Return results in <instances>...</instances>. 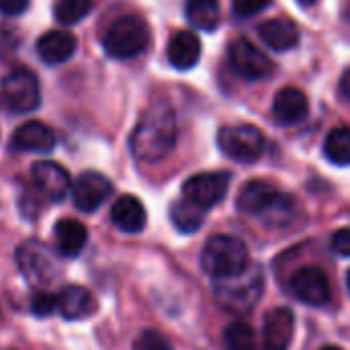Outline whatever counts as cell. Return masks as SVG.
<instances>
[{
  "instance_id": "7c38bea8",
  "label": "cell",
  "mask_w": 350,
  "mask_h": 350,
  "mask_svg": "<svg viewBox=\"0 0 350 350\" xmlns=\"http://www.w3.org/2000/svg\"><path fill=\"white\" fill-rule=\"evenodd\" d=\"M113 195V183L94 170L82 172L72 183V199L82 213H94Z\"/></svg>"
},
{
  "instance_id": "8d00e7d4",
  "label": "cell",
  "mask_w": 350,
  "mask_h": 350,
  "mask_svg": "<svg viewBox=\"0 0 350 350\" xmlns=\"http://www.w3.org/2000/svg\"><path fill=\"white\" fill-rule=\"evenodd\" d=\"M347 283H349V291H350V271H349V275H347Z\"/></svg>"
},
{
  "instance_id": "d6986e66",
  "label": "cell",
  "mask_w": 350,
  "mask_h": 350,
  "mask_svg": "<svg viewBox=\"0 0 350 350\" xmlns=\"http://www.w3.org/2000/svg\"><path fill=\"white\" fill-rule=\"evenodd\" d=\"M258 35L275 51H289L299 43V29L291 18H269L258 27Z\"/></svg>"
},
{
  "instance_id": "3957f363",
  "label": "cell",
  "mask_w": 350,
  "mask_h": 350,
  "mask_svg": "<svg viewBox=\"0 0 350 350\" xmlns=\"http://www.w3.org/2000/svg\"><path fill=\"white\" fill-rule=\"evenodd\" d=\"M238 209L271 224H285L293 211V197L277 191L267 180H250L238 193Z\"/></svg>"
},
{
  "instance_id": "6da1fadb",
  "label": "cell",
  "mask_w": 350,
  "mask_h": 350,
  "mask_svg": "<svg viewBox=\"0 0 350 350\" xmlns=\"http://www.w3.org/2000/svg\"><path fill=\"white\" fill-rule=\"evenodd\" d=\"M176 115L168 100H154L139 117L129 137V150L135 160L156 164L168 158L176 146Z\"/></svg>"
},
{
  "instance_id": "4316f807",
  "label": "cell",
  "mask_w": 350,
  "mask_h": 350,
  "mask_svg": "<svg viewBox=\"0 0 350 350\" xmlns=\"http://www.w3.org/2000/svg\"><path fill=\"white\" fill-rule=\"evenodd\" d=\"M224 345L226 350H254V330L246 322H232L224 332Z\"/></svg>"
},
{
  "instance_id": "ba28073f",
  "label": "cell",
  "mask_w": 350,
  "mask_h": 350,
  "mask_svg": "<svg viewBox=\"0 0 350 350\" xmlns=\"http://www.w3.org/2000/svg\"><path fill=\"white\" fill-rule=\"evenodd\" d=\"M219 150L236 162H256L265 152V135L254 125H226L217 133Z\"/></svg>"
},
{
  "instance_id": "52a82bcc",
  "label": "cell",
  "mask_w": 350,
  "mask_h": 350,
  "mask_svg": "<svg viewBox=\"0 0 350 350\" xmlns=\"http://www.w3.org/2000/svg\"><path fill=\"white\" fill-rule=\"evenodd\" d=\"M0 100L12 113H33L41 105L39 80L31 70H10L0 82Z\"/></svg>"
},
{
  "instance_id": "d590c367",
  "label": "cell",
  "mask_w": 350,
  "mask_h": 350,
  "mask_svg": "<svg viewBox=\"0 0 350 350\" xmlns=\"http://www.w3.org/2000/svg\"><path fill=\"white\" fill-rule=\"evenodd\" d=\"M322 350H342V349H340V347H324Z\"/></svg>"
},
{
  "instance_id": "8fae6325",
  "label": "cell",
  "mask_w": 350,
  "mask_h": 350,
  "mask_svg": "<svg viewBox=\"0 0 350 350\" xmlns=\"http://www.w3.org/2000/svg\"><path fill=\"white\" fill-rule=\"evenodd\" d=\"M31 185L45 201L59 203L72 191V178L64 166L49 160H39L31 166Z\"/></svg>"
},
{
  "instance_id": "5b68a950",
  "label": "cell",
  "mask_w": 350,
  "mask_h": 350,
  "mask_svg": "<svg viewBox=\"0 0 350 350\" xmlns=\"http://www.w3.org/2000/svg\"><path fill=\"white\" fill-rule=\"evenodd\" d=\"M150 43V29L144 18L135 14H123L115 18L105 35H103V47L107 55L115 59H131L146 51Z\"/></svg>"
},
{
  "instance_id": "277c9868",
  "label": "cell",
  "mask_w": 350,
  "mask_h": 350,
  "mask_svg": "<svg viewBox=\"0 0 350 350\" xmlns=\"http://www.w3.org/2000/svg\"><path fill=\"white\" fill-rule=\"evenodd\" d=\"M262 289H265V277L260 269L248 267L244 273L236 277L221 279L215 287V299L226 312L242 316L256 308V304L262 297Z\"/></svg>"
},
{
  "instance_id": "f546056e",
  "label": "cell",
  "mask_w": 350,
  "mask_h": 350,
  "mask_svg": "<svg viewBox=\"0 0 350 350\" xmlns=\"http://www.w3.org/2000/svg\"><path fill=\"white\" fill-rule=\"evenodd\" d=\"M269 4H271V0H232L234 12L242 18H248V16L262 12Z\"/></svg>"
},
{
  "instance_id": "2e32d148",
  "label": "cell",
  "mask_w": 350,
  "mask_h": 350,
  "mask_svg": "<svg viewBox=\"0 0 350 350\" xmlns=\"http://www.w3.org/2000/svg\"><path fill=\"white\" fill-rule=\"evenodd\" d=\"M308 113H310V103L299 88L287 86L275 94L273 117L279 125H297L308 117Z\"/></svg>"
},
{
  "instance_id": "7a4b0ae2",
  "label": "cell",
  "mask_w": 350,
  "mask_h": 350,
  "mask_svg": "<svg viewBox=\"0 0 350 350\" xmlns=\"http://www.w3.org/2000/svg\"><path fill=\"white\" fill-rule=\"evenodd\" d=\"M203 271L221 281L244 273L250 267V254L246 244L230 234H219L207 240L201 254Z\"/></svg>"
},
{
  "instance_id": "4dcf8cb0",
  "label": "cell",
  "mask_w": 350,
  "mask_h": 350,
  "mask_svg": "<svg viewBox=\"0 0 350 350\" xmlns=\"http://www.w3.org/2000/svg\"><path fill=\"white\" fill-rule=\"evenodd\" d=\"M332 250L342 256V258H349L350 256V228H340L332 234Z\"/></svg>"
},
{
  "instance_id": "44dd1931",
  "label": "cell",
  "mask_w": 350,
  "mask_h": 350,
  "mask_svg": "<svg viewBox=\"0 0 350 350\" xmlns=\"http://www.w3.org/2000/svg\"><path fill=\"white\" fill-rule=\"evenodd\" d=\"M166 55H168V62L176 70H191V68H195L199 57H201V41H199L197 33H193V31H178V33H174L172 39L168 41Z\"/></svg>"
},
{
  "instance_id": "d6a6232c",
  "label": "cell",
  "mask_w": 350,
  "mask_h": 350,
  "mask_svg": "<svg viewBox=\"0 0 350 350\" xmlns=\"http://www.w3.org/2000/svg\"><path fill=\"white\" fill-rule=\"evenodd\" d=\"M29 6V0H0V12L8 16L23 14Z\"/></svg>"
},
{
  "instance_id": "603a6c76",
  "label": "cell",
  "mask_w": 350,
  "mask_h": 350,
  "mask_svg": "<svg viewBox=\"0 0 350 350\" xmlns=\"http://www.w3.org/2000/svg\"><path fill=\"white\" fill-rule=\"evenodd\" d=\"M187 18L199 31H215L221 21L219 0H187Z\"/></svg>"
},
{
  "instance_id": "d4e9b609",
  "label": "cell",
  "mask_w": 350,
  "mask_h": 350,
  "mask_svg": "<svg viewBox=\"0 0 350 350\" xmlns=\"http://www.w3.org/2000/svg\"><path fill=\"white\" fill-rule=\"evenodd\" d=\"M324 156L336 166H350V129L336 127L324 142Z\"/></svg>"
},
{
  "instance_id": "ffe728a7",
  "label": "cell",
  "mask_w": 350,
  "mask_h": 350,
  "mask_svg": "<svg viewBox=\"0 0 350 350\" xmlns=\"http://www.w3.org/2000/svg\"><path fill=\"white\" fill-rule=\"evenodd\" d=\"M57 310L64 316V320H84L88 318L94 310V297L86 287L80 285H68L57 293Z\"/></svg>"
},
{
  "instance_id": "484cf974",
  "label": "cell",
  "mask_w": 350,
  "mask_h": 350,
  "mask_svg": "<svg viewBox=\"0 0 350 350\" xmlns=\"http://www.w3.org/2000/svg\"><path fill=\"white\" fill-rule=\"evenodd\" d=\"M92 10V0H55L53 14L64 25H76L88 16Z\"/></svg>"
},
{
  "instance_id": "836d02e7",
  "label": "cell",
  "mask_w": 350,
  "mask_h": 350,
  "mask_svg": "<svg viewBox=\"0 0 350 350\" xmlns=\"http://www.w3.org/2000/svg\"><path fill=\"white\" fill-rule=\"evenodd\" d=\"M338 94L345 103H350V68L342 74V78L338 82Z\"/></svg>"
},
{
  "instance_id": "9a60e30c",
  "label": "cell",
  "mask_w": 350,
  "mask_h": 350,
  "mask_svg": "<svg viewBox=\"0 0 350 350\" xmlns=\"http://www.w3.org/2000/svg\"><path fill=\"white\" fill-rule=\"evenodd\" d=\"M10 148L14 152L47 154L55 148V133L41 121H27L12 133Z\"/></svg>"
},
{
  "instance_id": "8992f818",
  "label": "cell",
  "mask_w": 350,
  "mask_h": 350,
  "mask_svg": "<svg viewBox=\"0 0 350 350\" xmlns=\"http://www.w3.org/2000/svg\"><path fill=\"white\" fill-rule=\"evenodd\" d=\"M14 258L21 275L37 289H47V285L59 277V254L41 240L23 242L16 248Z\"/></svg>"
},
{
  "instance_id": "cb8c5ba5",
  "label": "cell",
  "mask_w": 350,
  "mask_h": 350,
  "mask_svg": "<svg viewBox=\"0 0 350 350\" xmlns=\"http://www.w3.org/2000/svg\"><path fill=\"white\" fill-rule=\"evenodd\" d=\"M170 219H172L174 228H176L180 234H193V232H197V230L203 226L205 209L193 205V203L187 201V199H180V201H176V203L170 207Z\"/></svg>"
},
{
  "instance_id": "4fadbf2b",
  "label": "cell",
  "mask_w": 350,
  "mask_h": 350,
  "mask_svg": "<svg viewBox=\"0 0 350 350\" xmlns=\"http://www.w3.org/2000/svg\"><path fill=\"white\" fill-rule=\"evenodd\" d=\"M291 293L304 301L306 306H326L332 297V289H330V279L328 275L318 269V267H306L299 269L293 277H291Z\"/></svg>"
},
{
  "instance_id": "83f0119b",
  "label": "cell",
  "mask_w": 350,
  "mask_h": 350,
  "mask_svg": "<svg viewBox=\"0 0 350 350\" xmlns=\"http://www.w3.org/2000/svg\"><path fill=\"white\" fill-rule=\"evenodd\" d=\"M57 310V295L49 293L47 289H39L35 291L33 299H31V312L39 318H47Z\"/></svg>"
},
{
  "instance_id": "30bf717a",
  "label": "cell",
  "mask_w": 350,
  "mask_h": 350,
  "mask_svg": "<svg viewBox=\"0 0 350 350\" xmlns=\"http://www.w3.org/2000/svg\"><path fill=\"white\" fill-rule=\"evenodd\" d=\"M228 57H230L232 70L246 80H262V78L271 76L275 70L273 59L260 47H256L252 41H248L244 37L236 39L230 45Z\"/></svg>"
},
{
  "instance_id": "e0dca14e",
  "label": "cell",
  "mask_w": 350,
  "mask_h": 350,
  "mask_svg": "<svg viewBox=\"0 0 350 350\" xmlns=\"http://www.w3.org/2000/svg\"><path fill=\"white\" fill-rule=\"evenodd\" d=\"M111 221L123 234H129V236L142 234L148 221L146 207L137 197L121 195L111 207Z\"/></svg>"
},
{
  "instance_id": "5bb4252c",
  "label": "cell",
  "mask_w": 350,
  "mask_h": 350,
  "mask_svg": "<svg viewBox=\"0 0 350 350\" xmlns=\"http://www.w3.org/2000/svg\"><path fill=\"white\" fill-rule=\"evenodd\" d=\"M295 334V316L287 308H275L262 324V350H289Z\"/></svg>"
},
{
  "instance_id": "f1b7e54d",
  "label": "cell",
  "mask_w": 350,
  "mask_h": 350,
  "mask_svg": "<svg viewBox=\"0 0 350 350\" xmlns=\"http://www.w3.org/2000/svg\"><path fill=\"white\" fill-rule=\"evenodd\" d=\"M135 350H172V347L162 334L154 330H144L135 340Z\"/></svg>"
},
{
  "instance_id": "7402d4cb",
  "label": "cell",
  "mask_w": 350,
  "mask_h": 350,
  "mask_svg": "<svg viewBox=\"0 0 350 350\" xmlns=\"http://www.w3.org/2000/svg\"><path fill=\"white\" fill-rule=\"evenodd\" d=\"M53 234H55V250L59 256H66V258L78 256L88 242L86 226L78 219H72V217L59 219L55 224Z\"/></svg>"
},
{
  "instance_id": "1f68e13d",
  "label": "cell",
  "mask_w": 350,
  "mask_h": 350,
  "mask_svg": "<svg viewBox=\"0 0 350 350\" xmlns=\"http://www.w3.org/2000/svg\"><path fill=\"white\" fill-rule=\"evenodd\" d=\"M16 47H18V37H16V33H14L10 27L0 25V53H2V55H4V53H12V51H16Z\"/></svg>"
},
{
  "instance_id": "e575fe53",
  "label": "cell",
  "mask_w": 350,
  "mask_h": 350,
  "mask_svg": "<svg viewBox=\"0 0 350 350\" xmlns=\"http://www.w3.org/2000/svg\"><path fill=\"white\" fill-rule=\"evenodd\" d=\"M297 2H299V4H304V6H312L316 0H297Z\"/></svg>"
},
{
  "instance_id": "ac0fdd59",
  "label": "cell",
  "mask_w": 350,
  "mask_h": 350,
  "mask_svg": "<svg viewBox=\"0 0 350 350\" xmlns=\"http://www.w3.org/2000/svg\"><path fill=\"white\" fill-rule=\"evenodd\" d=\"M78 41L70 31H47L37 41L39 57L49 66L66 64L76 53Z\"/></svg>"
},
{
  "instance_id": "9c48e42d",
  "label": "cell",
  "mask_w": 350,
  "mask_h": 350,
  "mask_svg": "<svg viewBox=\"0 0 350 350\" xmlns=\"http://www.w3.org/2000/svg\"><path fill=\"white\" fill-rule=\"evenodd\" d=\"M232 183L230 172H199L185 180L183 185V199L191 201L201 209H211L221 203L228 195Z\"/></svg>"
}]
</instances>
